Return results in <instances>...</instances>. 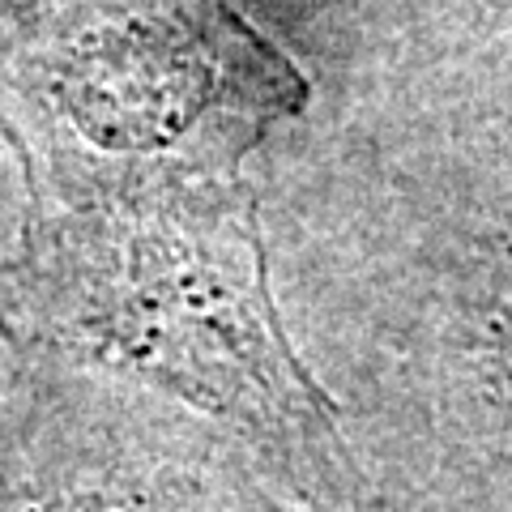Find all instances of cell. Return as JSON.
<instances>
[{
	"mask_svg": "<svg viewBox=\"0 0 512 512\" xmlns=\"http://www.w3.org/2000/svg\"><path fill=\"white\" fill-rule=\"evenodd\" d=\"M500 355L512 372V239H508L504 265H500Z\"/></svg>",
	"mask_w": 512,
	"mask_h": 512,
	"instance_id": "cell-1",
	"label": "cell"
},
{
	"mask_svg": "<svg viewBox=\"0 0 512 512\" xmlns=\"http://www.w3.org/2000/svg\"><path fill=\"white\" fill-rule=\"evenodd\" d=\"M26 512H35V508H26ZM56 512H107V508H99V504H64Z\"/></svg>",
	"mask_w": 512,
	"mask_h": 512,
	"instance_id": "cell-2",
	"label": "cell"
}]
</instances>
